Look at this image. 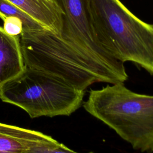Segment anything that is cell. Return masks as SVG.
<instances>
[{
	"mask_svg": "<svg viewBox=\"0 0 153 153\" xmlns=\"http://www.w3.org/2000/svg\"><path fill=\"white\" fill-rule=\"evenodd\" d=\"M90 8L94 33L103 50L153 75V25L139 19L120 0H90Z\"/></svg>",
	"mask_w": 153,
	"mask_h": 153,
	"instance_id": "cell-1",
	"label": "cell"
},
{
	"mask_svg": "<svg viewBox=\"0 0 153 153\" xmlns=\"http://www.w3.org/2000/svg\"><path fill=\"white\" fill-rule=\"evenodd\" d=\"M111 84L90 90L84 109L133 149L153 152V95L133 92L124 82Z\"/></svg>",
	"mask_w": 153,
	"mask_h": 153,
	"instance_id": "cell-2",
	"label": "cell"
},
{
	"mask_svg": "<svg viewBox=\"0 0 153 153\" xmlns=\"http://www.w3.org/2000/svg\"><path fill=\"white\" fill-rule=\"evenodd\" d=\"M85 93L52 74L26 65L19 75L0 86V99L32 118L69 116L81 106Z\"/></svg>",
	"mask_w": 153,
	"mask_h": 153,
	"instance_id": "cell-3",
	"label": "cell"
},
{
	"mask_svg": "<svg viewBox=\"0 0 153 153\" xmlns=\"http://www.w3.org/2000/svg\"><path fill=\"white\" fill-rule=\"evenodd\" d=\"M62 12L61 38L92 70L100 82H124L123 63L109 56L98 43L93 28L90 0H54Z\"/></svg>",
	"mask_w": 153,
	"mask_h": 153,
	"instance_id": "cell-4",
	"label": "cell"
},
{
	"mask_svg": "<svg viewBox=\"0 0 153 153\" xmlns=\"http://www.w3.org/2000/svg\"><path fill=\"white\" fill-rule=\"evenodd\" d=\"M19 38L26 66L52 74L79 90L99 82L60 35L44 28L23 30Z\"/></svg>",
	"mask_w": 153,
	"mask_h": 153,
	"instance_id": "cell-5",
	"label": "cell"
},
{
	"mask_svg": "<svg viewBox=\"0 0 153 153\" xmlns=\"http://www.w3.org/2000/svg\"><path fill=\"white\" fill-rule=\"evenodd\" d=\"M69 148L41 132L0 123V153H66Z\"/></svg>",
	"mask_w": 153,
	"mask_h": 153,
	"instance_id": "cell-6",
	"label": "cell"
},
{
	"mask_svg": "<svg viewBox=\"0 0 153 153\" xmlns=\"http://www.w3.org/2000/svg\"><path fill=\"white\" fill-rule=\"evenodd\" d=\"M25 68L19 35H10L0 26V86L19 75Z\"/></svg>",
	"mask_w": 153,
	"mask_h": 153,
	"instance_id": "cell-7",
	"label": "cell"
},
{
	"mask_svg": "<svg viewBox=\"0 0 153 153\" xmlns=\"http://www.w3.org/2000/svg\"><path fill=\"white\" fill-rule=\"evenodd\" d=\"M45 28L60 35L62 29V12L54 0H7Z\"/></svg>",
	"mask_w": 153,
	"mask_h": 153,
	"instance_id": "cell-8",
	"label": "cell"
},
{
	"mask_svg": "<svg viewBox=\"0 0 153 153\" xmlns=\"http://www.w3.org/2000/svg\"><path fill=\"white\" fill-rule=\"evenodd\" d=\"M10 16L17 17L22 20L23 30H36L45 28L27 14L8 1L0 0V18L3 20L5 17Z\"/></svg>",
	"mask_w": 153,
	"mask_h": 153,
	"instance_id": "cell-9",
	"label": "cell"
},
{
	"mask_svg": "<svg viewBox=\"0 0 153 153\" xmlns=\"http://www.w3.org/2000/svg\"><path fill=\"white\" fill-rule=\"evenodd\" d=\"M3 29L8 35L19 36L23 31V23L22 20L13 16L6 17L3 20Z\"/></svg>",
	"mask_w": 153,
	"mask_h": 153,
	"instance_id": "cell-10",
	"label": "cell"
}]
</instances>
